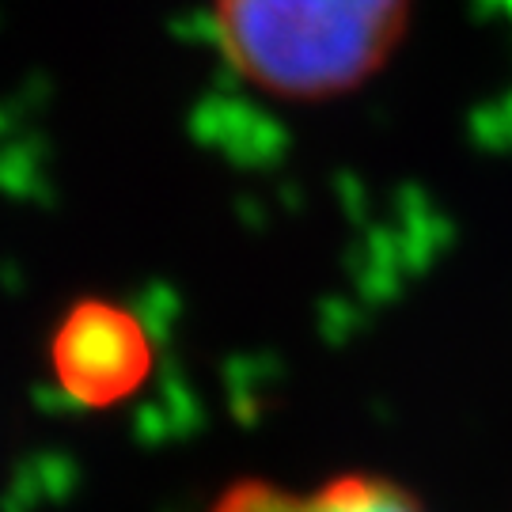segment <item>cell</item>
Here are the masks:
<instances>
[{
  "label": "cell",
  "mask_w": 512,
  "mask_h": 512,
  "mask_svg": "<svg viewBox=\"0 0 512 512\" xmlns=\"http://www.w3.org/2000/svg\"><path fill=\"white\" fill-rule=\"evenodd\" d=\"M414 0H217L220 54L277 99H334L368 84L399 46Z\"/></svg>",
  "instance_id": "1"
},
{
  "label": "cell",
  "mask_w": 512,
  "mask_h": 512,
  "mask_svg": "<svg viewBox=\"0 0 512 512\" xmlns=\"http://www.w3.org/2000/svg\"><path fill=\"white\" fill-rule=\"evenodd\" d=\"M50 372L73 403L92 410L122 403L152 372L145 323L114 300H76L50 334Z\"/></svg>",
  "instance_id": "2"
},
{
  "label": "cell",
  "mask_w": 512,
  "mask_h": 512,
  "mask_svg": "<svg viewBox=\"0 0 512 512\" xmlns=\"http://www.w3.org/2000/svg\"><path fill=\"white\" fill-rule=\"evenodd\" d=\"M209 512H425L406 486L380 475H338L319 490L296 494L274 482L243 478L213 501Z\"/></svg>",
  "instance_id": "3"
}]
</instances>
